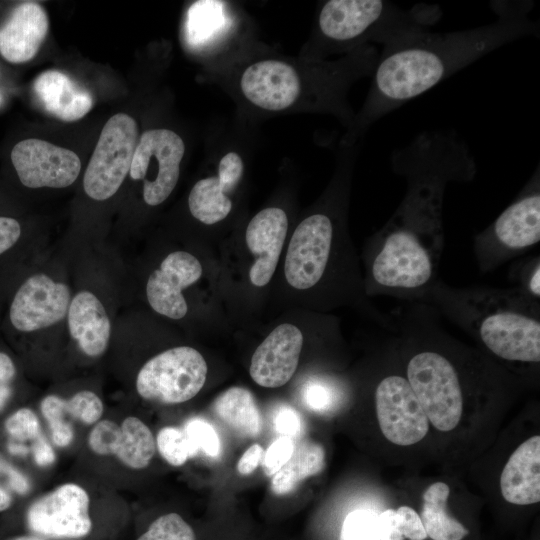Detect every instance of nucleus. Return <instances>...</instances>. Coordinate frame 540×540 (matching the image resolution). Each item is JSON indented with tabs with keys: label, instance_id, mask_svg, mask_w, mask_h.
I'll return each mask as SVG.
<instances>
[{
	"label": "nucleus",
	"instance_id": "17",
	"mask_svg": "<svg viewBox=\"0 0 540 540\" xmlns=\"http://www.w3.org/2000/svg\"><path fill=\"white\" fill-rule=\"evenodd\" d=\"M88 443L99 455H115L127 467L143 469L154 456L156 443L148 426L136 417H127L121 425L101 420L91 430Z\"/></svg>",
	"mask_w": 540,
	"mask_h": 540
},
{
	"label": "nucleus",
	"instance_id": "35",
	"mask_svg": "<svg viewBox=\"0 0 540 540\" xmlns=\"http://www.w3.org/2000/svg\"><path fill=\"white\" fill-rule=\"evenodd\" d=\"M7 433L15 440H35L40 434V423L35 413L28 408H21L5 421Z\"/></svg>",
	"mask_w": 540,
	"mask_h": 540
},
{
	"label": "nucleus",
	"instance_id": "39",
	"mask_svg": "<svg viewBox=\"0 0 540 540\" xmlns=\"http://www.w3.org/2000/svg\"><path fill=\"white\" fill-rule=\"evenodd\" d=\"M20 234L21 227L17 220L0 217V255L17 242Z\"/></svg>",
	"mask_w": 540,
	"mask_h": 540
},
{
	"label": "nucleus",
	"instance_id": "1",
	"mask_svg": "<svg viewBox=\"0 0 540 540\" xmlns=\"http://www.w3.org/2000/svg\"><path fill=\"white\" fill-rule=\"evenodd\" d=\"M391 167L405 179L406 191L369 242L365 293L419 301L441 279L446 188L471 182L476 162L455 131L431 130L395 149Z\"/></svg>",
	"mask_w": 540,
	"mask_h": 540
},
{
	"label": "nucleus",
	"instance_id": "4",
	"mask_svg": "<svg viewBox=\"0 0 540 540\" xmlns=\"http://www.w3.org/2000/svg\"><path fill=\"white\" fill-rule=\"evenodd\" d=\"M441 15L436 4L402 9L386 0H330L321 6L317 29L325 46L355 51L366 42L385 46L406 34L428 31Z\"/></svg>",
	"mask_w": 540,
	"mask_h": 540
},
{
	"label": "nucleus",
	"instance_id": "14",
	"mask_svg": "<svg viewBox=\"0 0 540 540\" xmlns=\"http://www.w3.org/2000/svg\"><path fill=\"white\" fill-rule=\"evenodd\" d=\"M303 79L281 60H261L249 65L240 78V89L253 105L268 111L290 108L301 97Z\"/></svg>",
	"mask_w": 540,
	"mask_h": 540
},
{
	"label": "nucleus",
	"instance_id": "31",
	"mask_svg": "<svg viewBox=\"0 0 540 540\" xmlns=\"http://www.w3.org/2000/svg\"><path fill=\"white\" fill-rule=\"evenodd\" d=\"M339 540H381L378 514L372 510H354L345 517Z\"/></svg>",
	"mask_w": 540,
	"mask_h": 540
},
{
	"label": "nucleus",
	"instance_id": "46",
	"mask_svg": "<svg viewBox=\"0 0 540 540\" xmlns=\"http://www.w3.org/2000/svg\"><path fill=\"white\" fill-rule=\"evenodd\" d=\"M10 396V389L7 385H0V409Z\"/></svg>",
	"mask_w": 540,
	"mask_h": 540
},
{
	"label": "nucleus",
	"instance_id": "30",
	"mask_svg": "<svg viewBox=\"0 0 540 540\" xmlns=\"http://www.w3.org/2000/svg\"><path fill=\"white\" fill-rule=\"evenodd\" d=\"M156 445L160 455L172 466H181L196 455L185 431L178 427L162 428L157 434Z\"/></svg>",
	"mask_w": 540,
	"mask_h": 540
},
{
	"label": "nucleus",
	"instance_id": "27",
	"mask_svg": "<svg viewBox=\"0 0 540 540\" xmlns=\"http://www.w3.org/2000/svg\"><path fill=\"white\" fill-rule=\"evenodd\" d=\"M325 467L323 447L312 441H304L290 459L273 475L271 490L276 495L293 492L307 477L320 473Z\"/></svg>",
	"mask_w": 540,
	"mask_h": 540
},
{
	"label": "nucleus",
	"instance_id": "44",
	"mask_svg": "<svg viewBox=\"0 0 540 540\" xmlns=\"http://www.w3.org/2000/svg\"><path fill=\"white\" fill-rule=\"evenodd\" d=\"M12 496L8 489L0 484V512L6 511L12 504Z\"/></svg>",
	"mask_w": 540,
	"mask_h": 540
},
{
	"label": "nucleus",
	"instance_id": "43",
	"mask_svg": "<svg viewBox=\"0 0 540 540\" xmlns=\"http://www.w3.org/2000/svg\"><path fill=\"white\" fill-rule=\"evenodd\" d=\"M15 375V366L11 358L0 352V385H6Z\"/></svg>",
	"mask_w": 540,
	"mask_h": 540
},
{
	"label": "nucleus",
	"instance_id": "16",
	"mask_svg": "<svg viewBox=\"0 0 540 540\" xmlns=\"http://www.w3.org/2000/svg\"><path fill=\"white\" fill-rule=\"evenodd\" d=\"M303 342V333L297 326L283 323L275 327L252 355V380L266 388L285 385L297 370Z\"/></svg>",
	"mask_w": 540,
	"mask_h": 540
},
{
	"label": "nucleus",
	"instance_id": "21",
	"mask_svg": "<svg viewBox=\"0 0 540 540\" xmlns=\"http://www.w3.org/2000/svg\"><path fill=\"white\" fill-rule=\"evenodd\" d=\"M33 91L49 115L73 122L83 118L93 107L91 93L59 70H47L37 76Z\"/></svg>",
	"mask_w": 540,
	"mask_h": 540
},
{
	"label": "nucleus",
	"instance_id": "45",
	"mask_svg": "<svg viewBox=\"0 0 540 540\" xmlns=\"http://www.w3.org/2000/svg\"><path fill=\"white\" fill-rule=\"evenodd\" d=\"M9 451L14 455H26L28 453V449L24 445L16 443L9 444Z\"/></svg>",
	"mask_w": 540,
	"mask_h": 540
},
{
	"label": "nucleus",
	"instance_id": "34",
	"mask_svg": "<svg viewBox=\"0 0 540 540\" xmlns=\"http://www.w3.org/2000/svg\"><path fill=\"white\" fill-rule=\"evenodd\" d=\"M510 277L516 283L515 288L529 298L540 301V257L533 256L515 263Z\"/></svg>",
	"mask_w": 540,
	"mask_h": 540
},
{
	"label": "nucleus",
	"instance_id": "8",
	"mask_svg": "<svg viewBox=\"0 0 540 540\" xmlns=\"http://www.w3.org/2000/svg\"><path fill=\"white\" fill-rule=\"evenodd\" d=\"M337 231V218L327 210L310 214L298 224L284 262L290 286L309 290L326 278L335 253Z\"/></svg>",
	"mask_w": 540,
	"mask_h": 540
},
{
	"label": "nucleus",
	"instance_id": "6",
	"mask_svg": "<svg viewBox=\"0 0 540 540\" xmlns=\"http://www.w3.org/2000/svg\"><path fill=\"white\" fill-rule=\"evenodd\" d=\"M207 364L189 346L168 349L148 360L136 379L138 394L151 401L177 404L195 397L205 384Z\"/></svg>",
	"mask_w": 540,
	"mask_h": 540
},
{
	"label": "nucleus",
	"instance_id": "19",
	"mask_svg": "<svg viewBox=\"0 0 540 540\" xmlns=\"http://www.w3.org/2000/svg\"><path fill=\"white\" fill-rule=\"evenodd\" d=\"M244 173V162L234 151L219 161L217 174L197 181L188 197V207L198 221L212 225L224 220L232 210L228 194L235 189Z\"/></svg>",
	"mask_w": 540,
	"mask_h": 540
},
{
	"label": "nucleus",
	"instance_id": "33",
	"mask_svg": "<svg viewBox=\"0 0 540 540\" xmlns=\"http://www.w3.org/2000/svg\"><path fill=\"white\" fill-rule=\"evenodd\" d=\"M195 454L203 452L209 457H216L221 452V443L214 427L202 418H192L183 429Z\"/></svg>",
	"mask_w": 540,
	"mask_h": 540
},
{
	"label": "nucleus",
	"instance_id": "9",
	"mask_svg": "<svg viewBox=\"0 0 540 540\" xmlns=\"http://www.w3.org/2000/svg\"><path fill=\"white\" fill-rule=\"evenodd\" d=\"M184 153L183 139L172 130L150 129L141 134L129 174L133 180L143 181L146 204L157 206L173 192Z\"/></svg>",
	"mask_w": 540,
	"mask_h": 540
},
{
	"label": "nucleus",
	"instance_id": "23",
	"mask_svg": "<svg viewBox=\"0 0 540 540\" xmlns=\"http://www.w3.org/2000/svg\"><path fill=\"white\" fill-rule=\"evenodd\" d=\"M71 336L88 356L101 355L110 338V321L100 300L89 291L79 292L68 308Z\"/></svg>",
	"mask_w": 540,
	"mask_h": 540
},
{
	"label": "nucleus",
	"instance_id": "18",
	"mask_svg": "<svg viewBox=\"0 0 540 540\" xmlns=\"http://www.w3.org/2000/svg\"><path fill=\"white\" fill-rule=\"evenodd\" d=\"M288 229L286 212L279 207L259 211L248 223L245 241L254 256L249 278L254 286L267 285L276 270Z\"/></svg>",
	"mask_w": 540,
	"mask_h": 540
},
{
	"label": "nucleus",
	"instance_id": "3",
	"mask_svg": "<svg viewBox=\"0 0 540 540\" xmlns=\"http://www.w3.org/2000/svg\"><path fill=\"white\" fill-rule=\"evenodd\" d=\"M508 363L540 362V301L517 288L453 287L441 279L419 300Z\"/></svg>",
	"mask_w": 540,
	"mask_h": 540
},
{
	"label": "nucleus",
	"instance_id": "10",
	"mask_svg": "<svg viewBox=\"0 0 540 540\" xmlns=\"http://www.w3.org/2000/svg\"><path fill=\"white\" fill-rule=\"evenodd\" d=\"M374 401L380 430L393 444L413 445L428 433L430 423L405 375L384 376L376 385Z\"/></svg>",
	"mask_w": 540,
	"mask_h": 540
},
{
	"label": "nucleus",
	"instance_id": "32",
	"mask_svg": "<svg viewBox=\"0 0 540 540\" xmlns=\"http://www.w3.org/2000/svg\"><path fill=\"white\" fill-rule=\"evenodd\" d=\"M137 540H195L192 527L177 513L155 519Z\"/></svg>",
	"mask_w": 540,
	"mask_h": 540
},
{
	"label": "nucleus",
	"instance_id": "29",
	"mask_svg": "<svg viewBox=\"0 0 540 540\" xmlns=\"http://www.w3.org/2000/svg\"><path fill=\"white\" fill-rule=\"evenodd\" d=\"M381 540H425L428 538L419 514L409 506L386 509L378 514Z\"/></svg>",
	"mask_w": 540,
	"mask_h": 540
},
{
	"label": "nucleus",
	"instance_id": "41",
	"mask_svg": "<svg viewBox=\"0 0 540 540\" xmlns=\"http://www.w3.org/2000/svg\"><path fill=\"white\" fill-rule=\"evenodd\" d=\"M33 456L39 466H47L54 462L55 453L44 435L40 434L33 443Z\"/></svg>",
	"mask_w": 540,
	"mask_h": 540
},
{
	"label": "nucleus",
	"instance_id": "12",
	"mask_svg": "<svg viewBox=\"0 0 540 540\" xmlns=\"http://www.w3.org/2000/svg\"><path fill=\"white\" fill-rule=\"evenodd\" d=\"M11 161L20 182L28 188H65L81 171L75 152L36 138L19 141L12 148Z\"/></svg>",
	"mask_w": 540,
	"mask_h": 540
},
{
	"label": "nucleus",
	"instance_id": "15",
	"mask_svg": "<svg viewBox=\"0 0 540 540\" xmlns=\"http://www.w3.org/2000/svg\"><path fill=\"white\" fill-rule=\"evenodd\" d=\"M202 265L191 253L175 251L166 256L147 281L146 295L152 309L171 319H181L188 311L182 291L202 276Z\"/></svg>",
	"mask_w": 540,
	"mask_h": 540
},
{
	"label": "nucleus",
	"instance_id": "13",
	"mask_svg": "<svg viewBox=\"0 0 540 540\" xmlns=\"http://www.w3.org/2000/svg\"><path fill=\"white\" fill-rule=\"evenodd\" d=\"M69 305L70 291L65 284L36 274L17 290L10 306V320L19 331L39 330L63 319Z\"/></svg>",
	"mask_w": 540,
	"mask_h": 540
},
{
	"label": "nucleus",
	"instance_id": "42",
	"mask_svg": "<svg viewBox=\"0 0 540 540\" xmlns=\"http://www.w3.org/2000/svg\"><path fill=\"white\" fill-rule=\"evenodd\" d=\"M0 470L4 472L8 479V484L10 488L15 490L20 494H25L29 489V483L27 479L19 471L14 469L12 466L2 462L0 460Z\"/></svg>",
	"mask_w": 540,
	"mask_h": 540
},
{
	"label": "nucleus",
	"instance_id": "24",
	"mask_svg": "<svg viewBox=\"0 0 540 540\" xmlns=\"http://www.w3.org/2000/svg\"><path fill=\"white\" fill-rule=\"evenodd\" d=\"M216 416L241 437L255 438L262 430V416L253 394L242 387H231L213 403Z\"/></svg>",
	"mask_w": 540,
	"mask_h": 540
},
{
	"label": "nucleus",
	"instance_id": "28",
	"mask_svg": "<svg viewBox=\"0 0 540 540\" xmlns=\"http://www.w3.org/2000/svg\"><path fill=\"white\" fill-rule=\"evenodd\" d=\"M40 407L49 426L68 422L65 420L68 415L85 424H93L103 413L101 399L88 390L76 393L69 400L55 395L46 396L41 401Z\"/></svg>",
	"mask_w": 540,
	"mask_h": 540
},
{
	"label": "nucleus",
	"instance_id": "37",
	"mask_svg": "<svg viewBox=\"0 0 540 540\" xmlns=\"http://www.w3.org/2000/svg\"><path fill=\"white\" fill-rule=\"evenodd\" d=\"M335 390L325 382H311L304 392L306 404L313 410H326L334 402Z\"/></svg>",
	"mask_w": 540,
	"mask_h": 540
},
{
	"label": "nucleus",
	"instance_id": "38",
	"mask_svg": "<svg viewBox=\"0 0 540 540\" xmlns=\"http://www.w3.org/2000/svg\"><path fill=\"white\" fill-rule=\"evenodd\" d=\"M274 425L279 434L291 439L298 436L302 428L299 414L288 406H283L277 411Z\"/></svg>",
	"mask_w": 540,
	"mask_h": 540
},
{
	"label": "nucleus",
	"instance_id": "5",
	"mask_svg": "<svg viewBox=\"0 0 540 540\" xmlns=\"http://www.w3.org/2000/svg\"><path fill=\"white\" fill-rule=\"evenodd\" d=\"M540 241L539 165L519 194L472 241L473 255L482 273L526 253Z\"/></svg>",
	"mask_w": 540,
	"mask_h": 540
},
{
	"label": "nucleus",
	"instance_id": "36",
	"mask_svg": "<svg viewBox=\"0 0 540 540\" xmlns=\"http://www.w3.org/2000/svg\"><path fill=\"white\" fill-rule=\"evenodd\" d=\"M291 438L281 436L276 439L263 455V469L267 476H273L290 459L294 451Z\"/></svg>",
	"mask_w": 540,
	"mask_h": 540
},
{
	"label": "nucleus",
	"instance_id": "11",
	"mask_svg": "<svg viewBox=\"0 0 540 540\" xmlns=\"http://www.w3.org/2000/svg\"><path fill=\"white\" fill-rule=\"evenodd\" d=\"M90 499L81 486L67 483L34 501L26 513L29 529L53 539H80L92 529Z\"/></svg>",
	"mask_w": 540,
	"mask_h": 540
},
{
	"label": "nucleus",
	"instance_id": "25",
	"mask_svg": "<svg viewBox=\"0 0 540 540\" xmlns=\"http://www.w3.org/2000/svg\"><path fill=\"white\" fill-rule=\"evenodd\" d=\"M449 486L444 482L430 485L422 496L420 519L432 540H462L469 533L457 519L448 514Z\"/></svg>",
	"mask_w": 540,
	"mask_h": 540
},
{
	"label": "nucleus",
	"instance_id": "47",
	"mask_svg": "<svg viewBox=\"0 0 540 540\" xmlns=\"http://www.w3.org/2000/svg\"><path fill=\"white\" fill-rule=\"evenodd\" d=\"M7 540H46V539L42 536L34 534V535H20V536L12 537Z\"/></svg>",
	"mask_w": 540,
	"mask_h": 540
},
{
	"label": "nucleus",
	"instance_id": "22",
	"mask_svg": "<svg viewBox=\"0 0 540 540\" xmlns=\"http://www.w3.org/2000/svg\"><path fill=\"white\" fill-rule=\"evenodd\" d=\"M502 497L515 505L540 501V436L521 443L510 455L500 476Z\"/></svg>",
	"mask_w": 540,
	"mask_h": 540
},
{
	"label": "nucleus",
	"instance_id": "40",
	"mask_svg": "<svg viewBox=\"0 0 540 540\" xmlns=\"http://www.w3.org/2000/svg\"><path fill=\"white\" fill-rule=\"evenodd\" d=\"M264 450L259 444L250 446L237 463V470L241 475L251 474L260 464Z\"/></svg>",
	"mask_w": 540,
	"mask_h": 540
},
{
	"label": "nucleus",
	"instance_id": "20",
	"mask_svg": "<svg viewBox=\"0 0 540 540\" xmlns=\"http://www.w3.org/2000/svg\"><path fill=\"white\" fill-rule=\"evenodd\" d=\"M48 29V15L40 4L21 3L0 27V55L14 64L32 60L44 42Z\"/></svg>",
	"mask_w": 540,
	"mask_h": 540
},
{
	"label": "nucleus",
	"instance_id": "26",
	"mask_svg": "<svg viewBox=\"0 0 540 540\" xmlns=\"http://www.w3.org/2000/svg\"><path fill=\"white\" fill-rule=\"evenodd\" d=\"M229 20L221 1H196L188 9L184 26L185 39L194 49L203 48L220 38Z\"/></svg>",
	"mask_w": 540,
	"mask_h": 540
},
{
	"label": "nucleus",
	"instance_id": "2",
	"mask_svg": "<svg viewBox=\"0 0 540 540\" xmlns=\"http://www.w3.org/2000/svg\"><path fill=\"white\" fill-rule=\"evenodd\" d=\"M490 7L496 19L489 24L446 33H409L383 46L368 97L352 122V135L493 50L539 34V23L530 16L533 1L497 0Z\"/></svg>",
	"mask_w": 540,
	"mask_h": 540
},
{
	"label": "nucleus",
	"instance_id": "7",
	"mask_svg": "<svg viewBox=\"0 0 540 540\" xmlns=\"http://www.w3.org/2000/svg\"><path fill=\"white\" fill-rule=\"evenodd\" d=\"M137 143L133 117L118 113L106 122L84 173L83 188L90 198L103 201L118 191L130 172Z\"/></svg>",
	"mask_w": 540,
	"mask_h": 540
}]
</instances>
